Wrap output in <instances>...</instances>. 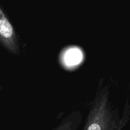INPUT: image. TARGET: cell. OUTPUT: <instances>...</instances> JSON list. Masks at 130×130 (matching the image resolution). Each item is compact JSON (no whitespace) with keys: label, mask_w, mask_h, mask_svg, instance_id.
<instances>
[{"label":"cell","mask_w":130,"mask_h":130,"mask_svg":"<svg viewBox=\"0 0 130 130\" xmlns=\"http://www.w3.org/2000/svg\"><path fill=\"white\" fill-rule=\"evenodd\" d=\"M121 121L119 110L110 100V87L101 78L83 130H118Z\"/></svg>","instance_id":"1"},{"label":"cell","mask_w":130,"mask_h":130,"mask_svg":"<svg viewBox=\"0 0 130 130\" xmlns=\"http://www.w3.org/2000/svg\"><path fill=\"white\" fill-rule=\"evenodd\" d=\"M0 43L11 54L19 56L20 44L13 26L0 6Z\"/></svg>","instance_id":"2"},{"label":"cell","mask_w":130,"mask_h":130,"mask_svg":"<svg viewBox=\"0 0 130 130\" xmlns=\"http://www.w3.org/2000/svg\"><path fill=\"white\" fill-rule=\"evenodd\" d=\"M82 120L81 112L74 110L66 116L53 130H77Z\"/></svg>","instance_id":"3"},{"label":"cell","mask_w":130,"mask_h":130,"mask_svg":"<svg viewBox=\"0 0 130 130\" xmlns=\"http://www.w3.org/2000/svg\"><path fill=\"white\" fill-rule=\"evenodd\" d=\"M130 119V103L129 99H127L124 107L123 114L121 116V124L118 130H123L125 126L128 124Z\"/></svg>","instance_id":"4"}]
</instances>
